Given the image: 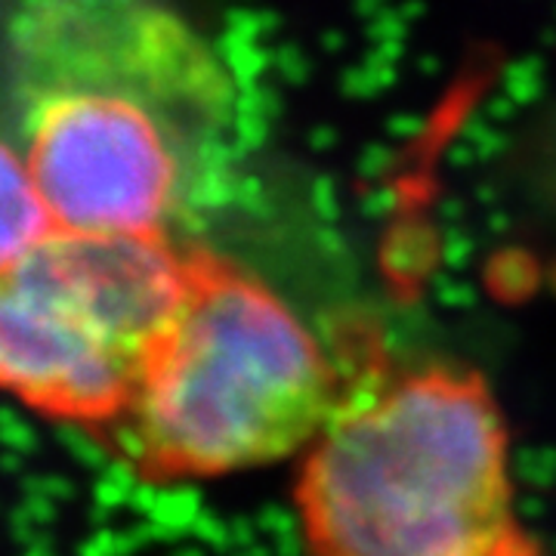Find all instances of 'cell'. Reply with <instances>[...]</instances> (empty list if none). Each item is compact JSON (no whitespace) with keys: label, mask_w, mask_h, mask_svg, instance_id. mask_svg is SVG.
<instances>
[{"label":"cell","mask_w":556,"mask_h":556,"mask_svg":"<svg viewBox=\"0 0 556 556\" xmlns=\"http://www.w3.org/2000/svg\"><path fill=\"white\" fill-rule=\"evenodd\" d=\"M28 167L56 229L174 236L239 161L232 68L161 0H13L3 20Z\"/></svg>","instance_id":"cell-1"},{"label":"cell","mask_w":556,"mask_h":556,"mask_svg":"<svg viewBox=\"0 0 556 556\" xmlns=\"http://www.w3.org/2000/svg\"><path fill=\"white\" fill-rule=\"evenodd\" d=\"M294 497L309 556H541L514 507L504 412L457 365L340 402Z\"/></svg>","instance_id":"cell-2"},{"label":"cell","mask_w":556,"mask_h":556,"mask_svg":"<svg viewBox=\"0 0 556 556\" xmlns=\"http://www.w3.org/2000/svg\"><path fill=\"white\" fill-rule=\"evenodd\" d=\"M340 383L306 321L236 260L192 244L189 288L112 427L149 482L232 477L306 452Z\"/></svg>","instance_id":"cell-3"},{"label":"cell","mask_w":556,"mask_h":556,"mask_svg":"<svg viewBox=\"0 0 556 556\" xmlns=\"http://www.w3.org/2000/svg\"><path fill=\"white\" fill-rule=\"evenodd\" d=\"M142 371L40 281L0 273V393L40 415L115 427L137 399Z\"/></svg>","instance_id":"cell-4"},{"label":"cell","mask_w":556,"mask_h":556,"mask_svg":"<svg viewBox=\"0 0 556 556\" xmlns=\"http://www.w3.org/2000/svg\"><path fill=\"white\" fill-rule=\"evenodd\" d=\"M50 207L40 195L28 161L0 139V273L13 269L53 232Z\"/></svg>","instance_id":"cell-5"}]
</instances>
